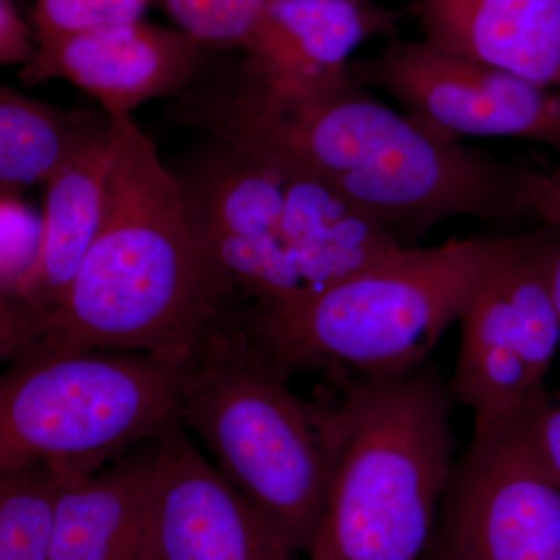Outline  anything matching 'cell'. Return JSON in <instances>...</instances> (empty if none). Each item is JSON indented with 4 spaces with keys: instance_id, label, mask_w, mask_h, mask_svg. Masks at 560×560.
<instances>
[{
    "instance_id": "2",
    "label": "cell",
    "mask_w": 560,
    "mask_h": 560,
    "mask_svg": "<svg viewBox=\"0 0 560 560\" xmlns=\"http://www.w3.org/2000/svg\"><path fill=\"white\" fill-rule=\"evenodd\" d=\"M547 231L407 246L329 289L246 305L238 329L250 352L287 381L312 371L329 382L405 377L423 368L482 283Z\"/></svg>"
},
{
    "instance_id": "23",
    "label": "cell",
    "mask_w": 560,
    "mask_h": 560,
    "mask_svg": "<svg viewBox=\"0 0 560 560\" xmlns=\"http://www.w3.org/2000/svg\"><path fill=\"white\" fill-rule=\"evenodd\" d=\"M35 31L22 18L16 0H0V65H31L38 55Z\"/></svg>"
},
{
    "instance_id": "9",
    "label": "cell",
    "mask_w": 560,
    "mask_h": 560,
    "mask_svg": "<svg viewBox=\"0 0 560 560\" xmlns=\"http://www.w3.org/2000/svg\"><path fill=\"white\" fill-rule=\"evenodd\" d=\"M298 552L202 456L183 422L158 438L142 560H296Z\"/></svg>"
},
{
    "instance_id": "1",
    "label": "cell",
    "mask_w": 560,
    "mask_h": 560,
    "mask_svg": "<svg viewBox=\"0 0 560 560\" xmlns=\"http://www.w3.org/2000/svg\"><path fill=\"white\" fill-rule=\"evenodd\" d=\"M110 119L101 231L61 305L2 324L3 357L119 350L186 364L238 326L245 301L195 237L175 175L131 114Z\"/></svg>"
},
{
    "instance_id": "24",
    "label": "cell",
    "mask_w": 560,
    "mask_h": 560,
    "mask_svg": "<svg viewBox=\"0 0 560 560\" xmlns=\"http://www.w3.org/2000/svg\"><path fill=\"white\" fill-rule=\"evenodd\" d=\"M420 560H447L442 558L441 555H438V552H434L433 550H429L425 552V556H423Z\"/></svg>"
},
{
    "instance_id": "14",
    "label": "cell",
    "mask_w": 560,
    "mask_h": 560,
    "mask_svg": "<svg viewBox=\"0 0 560 560\" xmlns=\"http://www.w3.org/2000/svg\"><path fill=\"white\" fill-rule=\"evenodd\" d=\"M282 242L302 294L374 270L407 248L382 223L315 179L283 180Z\"/></svg>"
},
{
    "instance_id": "15",
    "label": "cell",
    "mask_w": 560,
    "mask_h": 560,
    "mask_svg": "<svg viewBox=\"0 0 560 560\" xmlns=\"http://www.w3.org/2000/svg\"><path fill=\"white\" fill-rule=\"evenodd\" d=\"M113 142L114 127L46 183L39 261L20 296L2 302V324L54 311L65 302L101 231Z\"/></svg>"
},
{
    "instance_id": "25",
    "label": "cell",
    "mask_w": 560,
    "mask_h": 560,
    "mask_svg": "<svg viewBox=\"0 0 560 560\" xmlns=\"http://www.w3.org/2000/svg\"><path fill=\"white\" fill-rule=\"evenodd\" d=\"M560 394V393H559Z\"/></svg>"
},
{
    "instance_id": "16",
    "label": "cell",
    "mask_w": 560,
    "mask_h": 560,
    "mask_svg": "<svg viewBox=\"0 0 560 560\" xmlns=\"http://www.w3.org/2000/svg\"><path fill=\"white\" fill-rule=\"evenodd\" d=\"M213 142L183 172H172L198 243L206 248L282 242V176L228 143Z\"/></svg>"
},
{
    "instance_id": "22",
    "label": "cell",
    "mask_w": 560,
    "mask_h": 560,
    "mask_svg": "<svg viewBox=\"0 0 560 560\" xmlns=\"http://www.w3.org/2000/svg\"><path fill=\"white\" fill-rule=\"evenodd\" d=\"M504 427L534 463L560 486V394L541 389Z\"/></svg>"
},
{
    "instance_id": "6",
    "label": "cell",
    "mask_w": 560,
    "mask_h": 560,
    "mask_svg": "<svg viewBox=\"0 0 560 560\" xmlns=\"http://www.w3.org/2000/svg\"><path fill=\"white\" fill-rule=\"evenodd\" d=\"M556 228L501 267L460 316V348L448 393L470 408L474 436L506 425L536 394L560 346V319L545 276V248Z\"/></svg>"
},
{
    "instance_id": "10",
    "label": "cell",
    "mask_w": 560,
    "mask_h": 560,
    "mask_svg": "<svg viewBox=\"0 0 560 560\" xmlns=\"http://www.w3.org/2000/svg\"><path fill=\"white\" fill-rule=\"evenodd\" d=\"M38 55L21 69L25 84L66 80L113 116L151 98H173L197 79L213 47L184 31L142 20L66 36H39Z\"/></svg>"
},
{
    "instance_id": "21",
    "label": "cell",
    "mask_w": 560,
    "mask_h": 560,
    "mask_svg": "<svg viewBox=\"0 0 560 560\" xmlns=\"http://www.w3.org/2000/svg\"><path fill=\"white\" fill-rule=\"evenodd\" d=\"M151 0H36L32 27L39 36H66L142 20Z\"/></svg>"
},
{
    "instance_id": "13",
    "label": "cell",
    "mask_w": 560,
    "mask_h": 560,
    "mask_svg": "<svg viewBox=\"0 0 560 560\" xmlns=\"http://www.w3.org/2000/svg\"><path fill=\"white\" fill-rule=\"evenodd\" d=\"M156 440L60 478L51 560H142Z\"/></svg>"
},
{
    "instance_id": "20",
    "label": "cell",
    "mask_w": 560,
    "mask_h": 560,
    "mask_svg": "<svg viewBox=\"0 0 560 560\" xmlns=\"http://www.w3.org/2000/svg\"><path fill=\"white\" fill-rule=\"evenodd\" d=\"M2 221V302L20 296L35 271L43 249L44 221L20 197L0 195Z\"/></svg>"
},
{
    "instance_id": "19",
    "label": "cell",
    "mask_w": 560,
    "mask_h": 560,
    "mask_svg": "<svg viewBox=\"0 0 560 560\" xmlns=\"http://www.w3.org/2000/svg\"><path fill=\"white\" fill-rule=\"evenodd\" d=\"M268 2L270 0H161L180 31L219 50L242 49Z\"/></svg>"
},
{
    "instance_id": "11",
    "label": "cell",
    "mask_w": 560,
    "mask_h": 560,
    "mask_svg": "<svg viewBox=\"0 0 560 560\" xmlns=\"http://www.w3.org/2000/svg\"><path fill=\"white\" fill-rule=\"evenodd\" d=\"M407 13L372 0H270L241 50L276 83L323 86L350 73V55L364 40L396 38Z\"/></svg>"
},
{
    "instance_id": "17",
    "label": "cell",
    "mask_w": 560,
    "mask_h": 560,
    "mask_svg": "<svg viewBox=\"0 0 560 560\" xmlns=\"http://www.w3.org/2000/svg\"><path fill=\"white\" fill-rule=\"evenodd\" d=\"M113 127L106 110L61 109L0 88V195L49 183Z\"/></svg>"
},
{
    "instance_id": "18",
    "label": "cell",
    "mask_w": 560,
    "mask_h": 560,
    "mask_svg": "<svg viewBox=\"0 0 560 560\" xmlns=\"http://www.w3.org/2000/svg\"><path fill=\"white\" fill-rule=\"evenodd\" d=\"M58 490L40 464L0 471V560H51Z\"/></svg>"
},
{
    "instance_id": "3",
    "label": "cell",
    "mask_w": 560,
    "mask_h": 560,
    "mask_svg": "<svg viewBox=\"0 0 560 560\" xmlns=\"http://www.w3.org/2000/svg\"><path fill=\"white\" fill-rule=\"evenodd\" d=\"M319 405L327 453L323 517L311 560H420L451 482L452 396L420 368L389 381L329 382Z\"/></svg>"
},
{
    "instance_id": "12",
    "label": "cell",
    "mask_w": 560,
    "mask_h": 560,
    "mask_svg": "<svg viewBox=\"0 0 560 560\" xmlns=\"http://www.w3.org/2000/svg\"><path fill=\"white\" fill-rule=\"evenodd\" d=\"M422 39L560 90V0H412Z\"/></svg>"
},
{
    "instance_id": "4",
    "label": "cell",
    "mask_w": 560,
    "mask_h": 560,
    "mask_svg": "<svg viewBox=\"0 0 560 560\" xmlns=\"http://www.w3.org/2000/svg\"><path fill=\"white\" fill-rule=\"evenodd\" d=\"M180 422L224 477L307 552L326 503L319 405L294 396L287 378L250 352L238 326L184 364Z\"/></svg>"
},
{
    "instance_id": "5",
    "label": "cell",
    "mask_w": 560,
    "mask_h": 560,
    "mask_svg": "<svg viewBox=\"0 0 560 560\" xmlns=\"http://www.w3.org/2000/svg\"><path fill=\"white\" fill-rule=\"evenodd\" d=\"M184 364L88 350L18 359L0 386V471L91 474L180 422Z\"/></svg>"
},
{
    "instance_id": "7",
    "label": "cell",
    "mask_w": 560,
    "mask_h": 560,
    "mask_svg": "<svg viewBox=\"0 0 560 560\" xmlns=\"http://www.w3.org/2000/svg\"><path fill=\"white\" fill-rule=\"evenodd\" d=\"M350 69L360 83L385 91L408 117L442 138L525 139L560 153V90L425 39L390 38Z\"/></svg>"
},
{
    "instance_id": "8",
    "label": "cell",
    "mask_w": 560,
    "mask_h": 560,
    "mask_svg": "<svg viewBox=\"0 0 560 560\" xmlns=\"http://www.w3.org/2000/svg\"><path fill=\"white\" fill-rule=\"evenodd\" d=\"M429 550L447 560H560V486L508 427L455 464Z\"/></svg>"
}]
</instances>
